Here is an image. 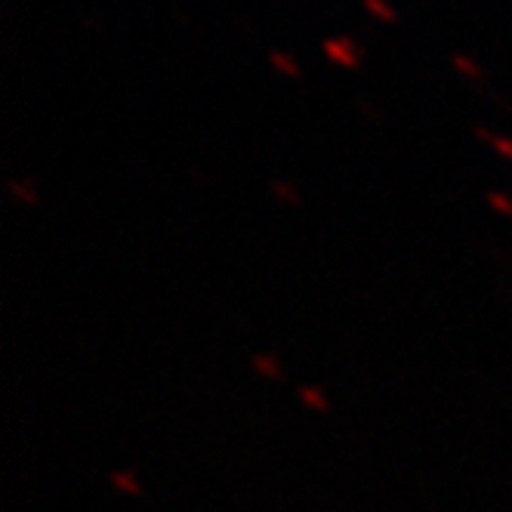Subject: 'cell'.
Masks as SVG:
<instances>
[{
	"label": "cell",
	"instance_id": "6da1fadb",
	"mask_svg": "<svg viewBox=\"0 0 512 512\" xmlns=\"http://www.w3.org/2000/svg\"><path fill=\"white\" fill-rule=\"evenodd\" d=\"M321 50H324L327 62L337 68H346V71L361 68V47L355 44V38H349V34H334V38H327L321 44Z\"/></svg>",
	"mask_w": 512,
	"mask_h": 512
},
{
	"label": "cell",
	"instance_id": "7a4b0ae2",
	"mask_svg": "<svg viewBox=\"0 0 512 512\" xmlns=\"http://www.w3.org/2000/svg\"><path fill=\"white\" fill-rule=\"evenodd\" d=\"M472 133L479 136L485 145H491V149H494L503 161H512V136H500V133L488 130L485 124H475V127H472Z\"/></svg>",
	"mask_w": 512,
	"mask_h": 512
},
{
	"label": "cell",
	"instance_id": "3957f363",
	"mask_svg": "<svg viewBox=\"0 0 512 512\" xmlns=\"http://www.w3.org/2000/svg\"><path fill=\"white\" fill-rule=\"evenodd\" d=\"M269 65L278 71V75H284V78H300V75H303V68H300L297 56H294V53H287V50H272V53H269Z\"/></svg>",
	"mask_w": 512,
	"mask_h": 512
},
{
	"label": "cell",
	"instance_id": "277c9868",
	"mask_svg": "<svg viewBox=\"0 0 512 512\" xmlns=\"http://www.w3.org/2000/svg\"><path fill=\"white\" fill-rule=\"evenodd\" d=\"M451 68L457 71L460 78H466V81H482V78H485V71H482L479 59L469 56V53H454V56H451Z\"/></svg>",
	"mask_w": 512,
	"mask_h": 512
},
{
	"label": "cell",
	"instance_id": "5b68a950",
	"mask_svg": "<svg viewBox=\"0 0 512 512\" xmlns=\"http://www.w3.org/2000/svg\"><path fill=\"white\" fill-rule=\"evenodd\" d=\"M364 13H368L374 22H383V25H395L398 22V13L395 7L389 4V0H361Z\"/></svg>",
	"mask_w": 512,
	"mask_h": 512
},
{
	"label": "cell",
	"instance_id": "8992f818",
	"mask_svg": "<svg viewBox=\"0 0 512 512\" xmlns=\"http://www.w3.org/2000/svg\"><path fill=\"white\" fill-rule=\"evenodd\" d=\"M10 195L22 204H34L38 201V195H34V186L28 179H10Z\"/></svg>",
	"mask_w": 512,
	"mask_h": 512
},
{
	"label": "cell",
	"instance_id": "52a82bcc",
	"mask_svg": "<svg viewBox=\"0 0 512 512\" xmlns=\"http://www.w3.org/2000/svg\"><path fill=\"white\" fill-rule=\"evenodd\" d=\"M272 192H275V198H281L284 204H297L300 201V192L290 186V182H284V179H275L272 182Z\"/></svg>",
	"mask_w": 512,
	"mask_h": 512
},
{
	"label": "cell",
	"instance_id": "ba28073f",
	"mask_svg": "<svg viewBox=\"0 0 512 512\" xmlns=\"http://www.w3.org/2000/svg\"><path fill=\"white\" fill-rule=\"evenodd\" d=\"M488 204H491L497 213L512 216V198H509V195H503V192H488Z\"/></svg>",
	"mask_w": 512,
	"mask_h": 512
}]
</instances>
